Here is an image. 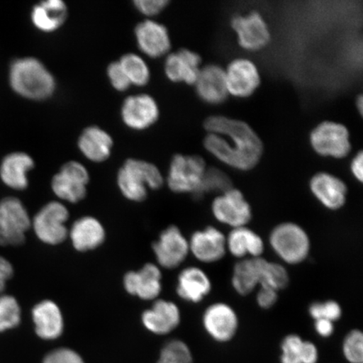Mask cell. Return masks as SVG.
<instances>
[{
    "instance_id": "obj_47",
    "label": "cell",
    "mask_w": 363,
    "mask_h": 363,
    "mask_svg": "<svg viewBox=\"0 0 363 363\" xmlns=\"http://www.w3.org/2000/svg\"><path fill=\"white\" fill-rule=\"evenodd\" d=\"M157 363H177V362H172V361L167 360V359H163V358H159V361L157 362Z\"/></svg>"
},
{
    "instance_id": "obj_22",
    "label": "cell",
    "mask_w": 363,
    "mask_h": 363,
    "mask_svg": "<svg viewBox=\"0 0 363 363\" xmlns=\"http://www.w3.org/2000/svg\"><path fill=\"white\" fill-rule=\"evenodd\" d=\"M135 35L140 51L150 57L165 55L171 48L169 30L160 23L151 20L140 22L135 27Z\"/></svg>"
},
{
    "instance_id": "obj_11",
    "label": "cell",
    "mask_w": 363,
    "mask_h": 363,
    "mask_svg": "<svg viewBox=\"0 0 363 363\" xmlns=\"http://www.w3.org/2000/svg\"><path fill=\"white\" fill-rule=\"evenodd\" d=\"M204 330L217 342H230L237 335L239 317L237 311L225 302H214L206 307L202 315Z\"/></svg>"
},
{
    "instance_id": "obj_25",
    "label": "cell",
    "mask_w": 363,
    "mask_h": 363,
    "mask_svg": "<svg viewBox=\"0 0 363 363\" xmlns=\"http://www.w3.org/2000/svg\"><path fill=\"white\" fill-rule=\"evenodd\" d=\"M72 247L80 252L92 251L101 247L106 233L101 221L93 216H84L75 220L68 229Z\"/></svg>"
},
{
    "instance_id": "obj_13",
    "label": "cell",
    "mask_w": 363,
    "mask_h": 363,
    "mask_svg": "<svg viewBox=\"0 0 363 363\" xmlns=\"http://www.w3.org/2000/svg\"><path fill=\"white\" fill-rule=\"evenodd\" d=\"M189 254L203 264H214L227 254L226 235L216 226L194 231L189 239Z\"/></svg>"
},
{
    "instance_id": "obj_39",
    "label": "cell",
    "mask_w": 363,
    "mask_h": 363,
    "mask_svg": "<svg viewBox=\"0 0 363 363\" xmlns=\"http://www.w3.org/2000/svg\"><path fill=\"white\" fill-rule=\"evenodd\" d=\"M107 75L113 88L120 91V92H124L131 86L130 82L127 78L123 68H122L119 62H113L108 65Z\"/></svg>"
},
{
    "instance_id": "obj_18",
    "label": "cell",
    "mask_w": 363,
    "mask_h": 363,
    "mask_svg": "<svg viewBox=\"0 0 363 363\" xmlns=\"http://www.w3.org/2000/svg\"><path fill=\"white\" fill-rule=\"evenodd\" d=\"M160 267L153 263H147L138 271L127 272L123 284L125 291L143 301L157 298L162 290Z\"/></svg>"
},
{
    "instance_id": "obj_5",
    "label": "cell",
    "mask_w": 363,
    "mask_h": 363,
    "mask_svg": "<svg viewBox=\"0 0 363 363\" xmlns=\"http://www.w3.org/2000/svg\"><path fill=\"white\" fill-rule=\"evenodd\" d=\"M30 227L29 213L19 199L7 197L0 201V246H20Z\"/></svg>"
},
{
    "instance_id": "obj_16",
    "label": "cell",
    "mask_w": 363,
    "mask_h": 363,
    "mask_svg": "<svg viewBox=\"0 0 363 363\" xmlns=\"http://www.w3.org/2000/svg\"><path fill=\"white\" fill-rule=\"evenodd\" d=\"M160 111L151 95L140 94L125 99L121 107V118L125 125L135 130L149 128L158 120Z\"/></svg>"
},
{
    "instance_id": "obj_10",
    "label": "cell",
    "mask_w": 363,
    "mask_h": 363,
    "mask_svg": "<svg viewBox=\"0 0 363 363\" xmlns=\"http://www.w3.org/2000/svg\"><path fill=\"white\" fill-rule=\"evenodd\" d=\"M89 182V174L86 167L79 162L70 161L53 176L52 189L61 201L75 203L85 198Z\"/></svg>"
},
{
    "instance_id": "obj_1",
    "label": "cell",
    "mask_w": 363,
    "mask_h": 363,
    "mask_svg": "<svg viewBox=\"0 0 363 363\" xmlns=\"http://www.w3.org/2000/svg\"><path fill=\"white\" fill-rule=\"evenodd\" d=\"M203 126L208 131L204 147L224 164L239 171H250L260 162L262 140L245 122L215 116L208 117Z\"/></svg>"
},
{
    "instance_id": "obj_2",
    "label": "cell",
    "mask_w": 363,
    "mask_h": 363,
    "mask_svg": "<svg viewBox=\"0 0 363 363\" xmlns=\"http://www.w3.org/2000/svg\"><path fill=\"white\" fill-rule=\"evenodd\" d=\"M11 89L30 101H44L55 93V78L42 62L35 57H23L12 62L9 72Z\"/></svg>"
},
{
    "instance_id": "obj_24",
    "label": "cell",
    "mask_w": 363,
    "mask_h": 363,
    "mask_svg": "<svg viewBox=\"0 0 363 363\" xmlns=\"http://www.w3.org/2000/svg\"><path fill=\"white\" fill-rule=\"evenodd\" d=\"M35 331L40 338L47 340L61 337L65 330V320L57 303L45 299L36 303L31 311Z\"/></svg>"
},
{
    "instance_id": "obj_34",
    "label": "cell",
    "mask_w": 363,
    "mask_h": 363,
    "mask_svg": "<svg viewBox=\"0 0 363 363\" xmlns=\"http://www.w3.org/2000/svg\"><path fill=\"white\" fill-rule=\"evenodd\" d=\"M21 321V308L11 295H0V333L17 328Z\"/></svg>"
},
{
    "instance_id": "obj_29",
    "label": "cell",
    "mask_w": 363,
    "mask_h": 363,
    "mask_svg": "<svg viewBox=\"0 0 363 363\" xmlns=\"http://www.w3.org/2000/svg\"><path fill=\"white\" fill-rule=\"evenodd\" d=\"M79 148L83 155L94 162H103L110 157L113 146L111 135L98 126H89L79 136Z\"/></svg>"
},
{
    "instance_id": "obj_40",
    "label": "cell",
    "mask_w": 363,
    "mask_h": 363,
    "mask_svg": "<svg viewBox=\"0 0 363 363\" xmlns=\"http://www.w3.org/2000/svg\"><path fill=\"white\" fill-rule=\"evenodd\" d=\"M43 363H84L83 358L69 348H58L49 352Z\"/></svg>"
},
{
    "instance_id": "obj_45",
    "label": "cell",
    "mask_w": 363,
    "mask_h": 363,
    "mask_svg": "<svg viewBox=\"0 0 363 363\" xmlns=\"http://www.w3.org/2000/svg\"><path fill=\"white\" fill-rule=\"evenodd\" d=\"M351 172L356 180L362 183L363 181V155L360 152L352 159L351 163Z\"/></svg>"
},
{
    "instance_id": "obj_46",
    "label": "cell",
    "mask_w": 363,
    "mask_h": 363,
    "mask_svg": "<svg viewBox=\"0 0 363 363\" xmlns=\"http://www.w3.org/2000/svg\"><path fill=\"white\" fill-rule=\"evenodd\" d=\"M357 108H358V110H359L360 113H362V108H363V101H362V96H359V98H358V99H357Z\"/></svg>"
},
{
    "instance_id": "obj_31",
    "label": "cell",
    "mask_w": 363,
    "mask_h": 363,
    "mask_svg": "<svg viewBox=\"0 0 363 363\" xmlns=\"http://www.w3.org/2000/svg\"><path fill=\"white\" fill-rule=\"evenodd\" d=\"M281 362L282 363H316L319 352L315 345L305 340L296 334L285 337L281 344Z\"/></svg>"
},
{
    "instance_id": "obj_12",
    "label": "cell",
    "mask_w": 363,
    "mask_h": 363,
    "mask_svg": "<svg viewBox=\"0 0 363 363\" xmlns=\"http://www.w3.org/2000/svg\"><path fill=\"white\" fill-rule=\"evenodd\" d=\"M152 250L159 267L174 269L189 255V239L178 226L170 225L159 235Z\"/></svg>"
},
{
    "instance_id": "obj_14",
    "label": "cell",
    "mask_w": 363,
    "mask_h": 363,
    "mask_svg": "<svg viewBox=\"0 0 363 363\" xmlns=\"http://www.w3.org/2000/svg\"><path fill=\"white\" fill-rule=\"evenodd\" d=\"M308 185L313 196L326 210L338 211L346 206L347 186L338 177L329 172H318L312 177Z\"/></svg>"
},
{
    "instance_id": "obj_36",
    "label": "cell",
    "mask_w": 363,
    "mask_h": 363,
    "mask_svg": "<svg viewBox=\"0 0 363 363\" xmlns=\"http://www.w3.org/2000/svg\"><path fill=\"white\" fill-rule=\"evenodd\" d=\"M308 312L314 320L325 319L333 321V323L338 321L343 315L342 306L333 299L313 302L308 306Z\"/></svg>"
},
{
    "instance_id": "obj_20",
    "label": "cell",
    "mask_w": 363,
    "mask_h": 363,
    "mask_svg": "<svg viewBox=\"0 0 363 363\" xmlns=\"http://www.w3.org/2000/svg\"><path fill=\"white\" fill-rule=\"evenodd\" d=\"M181 311L174 302L157 299L151 308L143 312V324L147 330L156 335H167L181 323Z\"/></svg>"
},
{
    "instance_id": "obj_43",
    "label": "cell",
    "mask_w": 363,
    "mask_h": 363,
    "mask_svg": "<svg viewBox=\"0 0 363 363\" xmlns=\"http://www.w3.org/2000/svg\"><path fill=\"white\" fill-rule=\"evenodd\" d=\"M13 275V267L11 263L0 255V294L6 289L8 281Z\"/></svg>"
},
{
    "instance_id": "obj_30",
    "label": "cell",
    "mask_w": 363,
    "mask_h": 363,
    "mask_svg": "<svg viewBox=\"0 0 363 363\" xmlns=\"http://www.w3.org/2000/svg\"><path fill=\"white\" fill-rule=\"evenodd\" d=\"M30 18L36 29L45 33H54L67 21V4L62 0H45L35 4Z\"/></svg>"
},
{
    "instance_id": "obj_37",
    "label": "cell",
    "mask_w": 363,
    "mask_h": 363,
    "mask_svg": "<svg viewBox=\"0 0 363 363\" xmlns=\"http://www.w3.org/2000/svg\"><path fill=\"white\" fill-rule=\"evenodd\" d=\"M345 358L350 363L363 362V334L360 330L354 329L345 337L342 344Z\"/></svg>"
},
{
    "instance_id": "obj_9",
    "label": "cell",
    "mask_w": 363,
    "mask_h": 363,
    "mask_svg": "<svg viewBox=\"0 0 363 363\" xmlns=\"http://www.w3.org/2000/svg\"><path fill=\"white\" fill-rule=\"evenodd\" d=\"M310 140L312 148L322 157L344 158L352 149L347 127L333 121L318 125L311 131Z\"/></svg>"
},
{
    "instance_id": "obj_7",
    "label": "cell",
    "mask_w": 363,
    "mask_h": 363,
    "mask_svg": "<svg viewBox=\"0 0 363 363\" xmlns=\"http://www.w3.org/2000/svg\"><path fill=\"white\" fill-rule=\"evenodd\" d=\"M207 167L203 159L199 156L175 155L172 157L167 184L177 194H197Z\"/></svg>"
},
{
    "instance_id": "obj_27",
    "label": "cell",
    "mask_w": 363,
    "mask_h": 363,
    "mask_svg": "<svg viewBox=\"0 0 363 363\" xmlns=\"http://www.w3.org/2000/svg\"><path fill=\"white\" fill-rule=\"evenodd\" d=\"M196 92L203 102L220 104L228 96L225 70L217 65L204 67L198 76Z\"/></svg>"
},
{
    "instance_id": "obj_41",
    "label": "cell",
    "mask_w": 363,
    "mask_h": 363,
    "mask_svg": "<svg viewBox=\"0 0 363 363\" xmlns=\"http://www.w3.org/2000/svg\"><path fill=\"white\" fill-rule=\"evenodd\" d=\"M167 0H135L134 6L138 10L148 16H156L167 7Z\"/></svg>"
},
{
    "instance_id": "obj_32",
    "label": "cell",
    "mask_w": 363,
    "mask_h": 363,
    "mask_svg": "<svg viewBox=\"0 0 363 363\" xmlns=\"http://www.w3.org/2000/svg\"><path fill=\"white\" fill-rule=\"evenodd\" d=\"M231 188H233V186L230 177L219 169L211 167V169H206L201 188H199L194 198L202 199L207 194H217V195H219Z\"/></svg>"
},
{
    "instance_id": "obj_26",
    "label": "cell",
    "mask_w": 363,
    "mask_h": 363,
    "mask_svg": "<svg viewBox=\"0 0 363 363\" xmlns=\"http://www.w3.org/2000/svg\"><path fill=\"white\" fill-rule=\"evenodd\" d=\"M201 58L188 49H181L179 52L167 56L165 62V74L174 83L195 84L199 74V65Z\"/></svg>"
},
{
    "instance_id": "obj_4",
    "label": "cell",
    "mask_w": 363,
    "mask_h": 363,
    "mask_svg": "<svg viewBox=\"0 0 363 363\" xmlns=\"http://www.w3.org/2000/svg\"><path fill=\"white\" fill-rule=\"evenodd\" d=\"M117 184L125 198L133 202H143L147 197L148 189L162 187L163 178L153 163L130 158L118 172Z\"/></svg>"
},
{
    "instance_id": "obj_44",
    "label": "cell",
    "mask_w": 363,
    "mask_h": 363,
    "mask_svg": "<svg viewBox=\"0 0 363 363\" xmlns=\"http://www.w3.org/2000/svg\"><path fill=\"white\" fill-rule=\"evenodd\" d=\"M314 326L316 333L321 337L328 338L334 333L335 325L333 321L325 319L317 320H315Z\"/></svg>"
},
{
    "instance_id": "obj_19",
    "label": "cell",
    "mask_w": 363,
    "mask_h": 363,
    "mask_svg": "<svg viewBox=\"0 0 363 363\" xmlns=\"http://www.w3.org/2000/svg\"><path fill=\"white\" fill-rule=\"evenodd\" d=\"M267 261L264 257L246 258L234 265L231 286L240 296H248L264 281Z\"/></svg>"
},
{
    "instance_id": "obj_8",
    "label": "cell",
    "mask_w": 363,
    "mask_h": 363,
    "mask_svg": "<svg viewBox=\"0 0 363 363\" xmlns=\"http://www.w3.org/2000/svg\"><path fill=\"white\" fill-rule=\"evenodd\" d=\"M211 210L214 219L230 230L248 226L253 217L251 204L243 193L235 188L217 195Z\"/></svg>"
},
{
    "instance_id": "obj_38",
    "label": "cell",
    "mask_w": 363,
    "mask_h": 363,
    "mask_svg": "<svg viewBox=\"0 0 363 363\" xmlns=\"http://www.w3.org/2000/svg\"><path fill=\"white\" fill-rule=\"evenodd\" d=\"M160 358L177 363H192L193 356L187 344L180 340H172L162 347Z\"/></svg>"
},
{
    "instance_id": "obj_33",
    "label": "cell",
    "mask_w": 363,
    "mask_h": 363,
    "mask_svg": "<svg viewBox=\"0 0 363 363\" xmlns=\"http://www.w3.org/2000/svg\"><path fill=\"white\" fill-rule=\"evenodd\" d=\"M131 85L144 86L150 80V70L147 62L134 53H127L119 61Z\"/></svg>"
},
{
    "instance_id": "obj_21",
    "label": "cell",
    "mask_w": 363,
    "mask_h": 363,
    "mask_svg": "<svg viewBox=\"0 0 363 363\" xmlns=\"http://www.w3.org/2000/svg\"><path fill=\"white\" fill-rule=\"evenodd\" d=\"M212 289L211 277L201 267L190 266L179 272L176 292L183 301L199 303L211 294Z\"/></svg>"
},
{
    "instance_id": "obj_23",
    "label": "cell",
    "mask_w": 363,
    "mask_h": 363,
    "mask_svg": "<svg viewBox=\"0 0 363 363\" xmlns=\"http://www.w3.org/2000/svg\"><path fill=\"white\" fill-rule=\"evenodd\" d=\"M227 253L237 259L262 257L266 246L261 235L248 226L231 229L226 235Z\"/></svg>"
},
{
    "instance_id": "obj_3",
    "label": "cell",
    "mask_w": 363,
    "mask_h": 363,
    "mask_svg": "<svg viewBox=\"0 0 363 363\" xmlns=\"http://www.w3.org/2000/svg\"><path fill=\"white\" fill-rule=\"evenodd\" d=\"M272 251L284 265L297 266L305 262L311 252V239L303 226L284 221L272 229L269 237Z\"/></svg>"
},
{
    "instance_id": "obj_17",
    "label": "cell",
    "mask_w": 363,
    "mask_h": 363,
    "mask_svg": "<svg viewBox=\"0 0 363 363\" xmlns=\"http://www.w3.org/2000/svg\"><path fill=\"white\" fill-rule=\"evenodd\" d=\"M225 72L227 90L235 97L247 98L259 87V72L257 66L247 59H235L230 63Z\"/></svg>"
},
{
    "instance_id": "obj_28",
    "label": "cell",
    "mask_w": 363,
    "mask_h": 363,
    "mask_svg": "<svg viewBox=\"0 0 363 363\" xmlns=\"http://www.w3.org/2000/svg\"><path fill=\"white\" fill-rule=\"evenodd\" d=\"M35 167L33 158L21 152L9 154L0 165V179L7 187L24 190L28 187L29 172Z\"/></svg>"
},
{
    "instance_id": "obj_15",
    "label": "cell",
    "mask_w": 363,
    "mask_h": 363,
    "mask_svg": "<svg viewBox=\"0 0 363 363\" xmlns=\"http://www.w3.org/2000/svg\"><path fill=\"white\" fill-rule=\"evenodd\" d=\"M231 27L237 33L240 47L247 51H258L269 43V26L259 13L235 16L231 21Z\"/></svg>"
},
{
    "instance_id": "obj_6",
    "label": "cell",
    "mask_w": 363,
    "mask_h": 363,
    "mask_svg": "<svg viewBox=\"0 0 363 363\" xmlns=\"http://www.w3.org/2000/svg\"><path fill=\"white\" fill-rule=\"evenodd\" d=\"M69 211L61 201H51L45 204L31 220V227L40 242L57 246L68 237L66 225Z\"/></svg>"
},
{
    "instance_id": "obj_42",
    "label": "cell",
    "mask_w": 363,
    "mask_h": 363,
    "mask_svg": "<svg viewBox=\"0 0 363 363\" xmlns=\"http://www.w3.org/2000/svg\"><path fill=\"white\" fill-rule=\"evenodd\" d=\"M279 294V292L270 288H259L256 295L257 306L262 310H270L278 302Z\"/></svg>"
},
{
    "instance_id": "obj_35",
    "label": "cell",
    "mask_w": 363,
    "mask_h": 363,
    "mask_svg": "<svg viewBox=\"0 0 363 363\" xmlns=\"http://www.w3.org/2000/svg\"><path fill=\"white\" fill-rule=\"evenodd\" d=\"M289 282V274L283 263L267 262L264 282L261 287L270 288L279 292L287 288Z\"/></svg>"
}]
</instances>
